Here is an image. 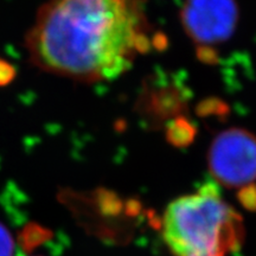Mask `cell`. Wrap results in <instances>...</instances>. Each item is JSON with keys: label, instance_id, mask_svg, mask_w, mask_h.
I'll use <instances>...</instances> for the list:
<instances>
[{"label": "cell", "instance_id": "cell-2", "mask_svg": "<svg viewBox=\"0 0 256 256\" xmlns=\"http://www.w3.org/2000/svg\"><path fill=\"white\" fill-rule=\"evenodd\" d=\"M160 228L174 256H226L238 252L244 238L242 217L212 183L171 202Z\"/></svg>", "mask_w": 256, "mask_h": 256}, {"label": "cell", "instance_id": "cell-4", "mask_svg": "<svg viewBox=\"0 0 256 256\" xmlns=\"http://www.w3.org/2000/svg\"><path fill=\"white\" fill-rule=\"evenodd\" d=\"M183 17L192 38L214 43L232 30L236 8L232 0H188Z\"/></svg>", "mask_w": 256, "mask_h": 256}, {"label": "cell", "instance_id": "cell-3", "mask_svg": "<svg viewBox=\"0 0 256 256\" xmlns=\"http://www.w3.org/2000/svg\"><path fill=\"white\" fill-rule=\"evenodd\" d=\"M209 166L224 186L250 188L256 180V138L242 130L222 133L210 148Z\"/></svg>", "mask_w": 256, "mask_h": 256}, {"label": "cell", "instance_id": "cell-5", "mask_svg": "<svg viewBox=\"0 0 256 256\" xmlns=\"http://www.w3.org/2000/svg\"><path fill=\"white\" fill-rule=\"evenodd\" d=\"M16 244L10 230L0 223V256H14Z\"/></svg>", "mask_w": 256, "mask_h": 256}, {"label": "cell", "instance_id": "cell-1", "mask_svg": "<svg viewBox=\"0 0 256 256\" xmlns=\"http://www.w3.org/2000/svg\"><path fill=\"white\" fill-rule=\"evenodd\" d=\"M148 48L144 0H49L26 36L34 66L83 82L116 78Z\"/></svg>", "mask_w": 256, "mask_h": 256}, {"label": "cell", "instance_id": "cell-6", "mask_svg": "<svg viewBox=\"0 0 256 256\" xmlns=\"http://www.w3.org/2000/svg\"><path fill=\"white\" fill-rule=\"evenodd\" d=\"M240 200L243 206L248 209H256V190L252 188V186L242 191V194H240Z\"/></svg>", "mask_w": 256, "mask_h": 256}]
</instances>
